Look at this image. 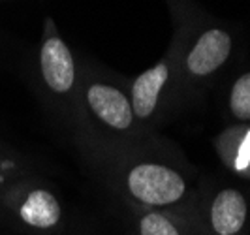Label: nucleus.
<instances>
[{
  "instance_id": "f03ea898",
  "label": "nucleus",
  "mask_w": 250,
  "mask_h": 235,
  "mask_svg": "<svg viewBox=\"0 0 250 235\" xmlns=\"http://www.w3.org/2000/svg\"><path fill=\"white\" fill-rule=\"evenodd\" d=\"M231 51V38L220 28H211L198 40L187 59L188 70L194 75H207L218 70Z\"/></svg>"
},
{
  "instance_id": "f257e3e1",
  "label": "nucleus",
  "mask_w": 250,
  "mask_h": 235,
  "mask_svg": "<svg viewBox=\"0 0 250 235\" xmlns=\"http://www.w3.org/2000/svg\"><path fill=\"white\" fill-rule=\"evenodd\" d=\"M134 198L147 205H167L183 198L187 185L183 177L160 164H139L128 175Z\"/></svg>"
},
{
  "instance_id": "20e7f679",
  "label": "nucleus",
  "mask_w": 250,
  "mask_h": 235,
  "mask_svg": "<svg viewBox=\"0 0 250 235\" xmlns=\"http://www.w3.org/2000/svg\"><path fill=\"white\" fill-rule=\"evenodd\" d=\"M43 79L55 92H68L74 85V59L62 40L51 38L42 47Z\"/></svg>"
},
{
  "instance_id": "0eeeda50",
  "label": "nucleus",
  "mask_w": 250,
  "mask_h": 235,
  "mask_svg": "<svg viewBox=\"0 0 250 235\" xmlns=\"http://www.w3.org/2000/svg\"><path fill=\"white\" fill-rule=\"evenodd\" d=\"M21 218L32 228H53L61 218V205L47 190H34L21 205Z\"/></svg>"
},
{
  "instance_id": "423d86ee",
  "label": "nucleus",
  "mask_w": 250,
  "mask_h": 235,
  "mask_svg": "<svg viewBox=\"0 0 250 235\" xmlns=\"http://www.w3.org/2000/svg\"><path fill=\"white\" fill-rule=\"evenodd\" d=\"M169 70L166 64H156L147 72L139 75L132 88V111L136 113L139 119H147L150 113L154 111L158 94L167 81Z\"/></svg>"
},
{
  "instance_id": "39448f33",
  "label": "nucleus",
  "mask_w": 250,
  "mask_h": 235,
  "mask_svg": "<svg viewBox=\"0 0 250 235\" xmlns=\"http://www.w3.org/2000/svg\"><path fill=\"white\" fill-rule=\"evenodd\" d=\"M247 220V201L237 190H222L211 207V224L218 235H235Z\"/></svg>"
},
{
  "instance_id": "7ed1b4c3",
  "label": "nucleus",
  "mask_w": 250,
  "mask_h": 235,
  "mask_svg": "<svg viewBox=\"0 0 250 235\" xmlns=\"http://www.w3.org/2000/svg\"><path fill=\"white\" fill-rule=\"evenodd\" d=\"M88 106L96 117H100L105 124L117 130H126L130 128L134 111L132 106L121 90L109 85H92L87 92Z\"/></svg>"
},
{
  "instance_id": "6e6552de",
  "label": "nucleus",
  "mask_w": 250,
  "mask_h": 235,
  "mask_svg": "<svg viewBox=\"0 0 250 235\" xmlns=\"http://www.w3.org/2000/svg\"><path fill=\"white\" fill-rule=\"evenodd\" d=\"M229 107L241 121H250V74L241 75L231 88Z\"/></svg>"
},
{
  "instance_id": "1a4fd4ad",
  "label": "nucleus",
  "mask_w": 250,
  "mask_h": 235,
  "mask_svg": "<svg viewBox=\"0 0 250 235\" xmlns=\"http://www.w3.org/2000/svg\"><path fill=\"white\" fill-rule=\"evenodd\" d=\"M139 232L141 235H179L173 222H169V218L160 213L145 214L139 222Z\"/></svg>"
}]
</instances>
